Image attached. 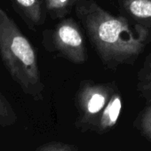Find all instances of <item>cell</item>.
<instances>
[{
	"label": "cell",
	"instance_id": "cell-4",
	"mask_svg": "<svg viewBox=\"0 0 151 151\" xmlns=\"http://www.w3.org/2000/svg\"><path fill=\"white\" fill-rule=\"evenodd\" d=\"M115 85L96 84L91 81L82 82L77 93V106L79 112L78 124L85 130H93L98 118L109 101Z\"/></svg>",
	"mask_w": 151,
	"mask_h": 151
},
{
	"label": "cell",
	"instance_id": "cell-8",
	"mask_svg": "<svg viewBox=\"0 0 151 151\" xmlns=\"http://www.w3.org/2000/svg\"><path fill=\"white\" fill-rule=\"evenodd\" d=\"M79 0H43L46 14L52 19L64 18Z\"/></svg>",
	"mask_w": 151,
	"mask_h": 151
},
{
	"label": "cell",
	"instance_id": "cell-6",
	"mask_svg": "<svg viewBox=\"0 0 151 151\" xmlns=\"http://www.w3.org/2000/svg\"><path fill=\"white\" fill-rule=\"evenodd\" d=\"M122 108V96L117 88H116L109 101L101 113L93 130L98 133H104L113 128L118 121Z\"/></svg>",
	"mask_w": 151,
	"mask_h": 151
},
{
	"label": "cell",
	"instance_id": "cell-1",
	"mask_svg": "<svg viewBox=\"0 0 151 151\" xmlns=\"http://www.w3.org/2000/svg\"><path fill=\"white\" fill-rule=\"evenodd\" d=\"M75 12L100 59L109 68L133 64L151 42L150 29L109 14L93 0H79Z\"/></svg>",
	"mask_w": 151,
	"mask_h": 151
},
{
	"label": "cell",
	"instance_id": "cell-5",
	"mask_svg": "<svg viewBox=\"0 0 151 151\" xmlns=\"http://www.w3.org/2000/svg\"><path fill=\"white\" fill-rule=\"evenodd\" d=\"M14 10L29 29L42 25L46 17L43 0H9Z\"/></svg>",
	"mask_w": 151,
	"mask_h": 151
},
{
	"label": "cell",
	"instance_id": "cell-3",
	"mask_svg": "<svg viewBox=\"0 0 151 151\" xmlns=\"http://www.w3.org/2000/svg\"><path fill=\"white\" fill-rule=\"evenodd\" d=\"M44 45L50 51L76 64H83L87 60V50L83 33L74 19L61 20L51 32L44 34Z\"/></svg>",
	"mask_w": 151,
	"mask_h": 151
},
{
	"label": "cell",
	"instance_id": "cell-11",
	"mask_svg": "<svg viewBox=\"0 0 151 151\" xmlns=\"http://www.w3.org/2000/svg\"><path fill=\"white\" fill-rule=\"evenodd\" d=\"M34 151H80L76 147L60 142V141H50L38 146Z\"/></svg>",
	"mask_w": 151,
	"mask_h": 151
},
{
	"label": "cell",
	"instance_id": "cell-12",
	"mask_svg": "<svg viewBox=\"0 0 151 151\" xmlns=\"http://www.w3.org/2000/svg\"><path fill=\"white\" fill-rule=\"evenodd\" d=\"M139 127L142 133L151 140V103L144 109L140 116Z\"/></svg>",
	"mask_w": 151,
	"mask_h": 151
},
{
	"label": "cell",
	"instance_id": "cell-9",
	"mask_svg": "<svg viewBox=\"0 0 151 151\" xmlns=\"http://www.w3.org/2000/svg\"><path fill=\"white\" fill-rule=\"evenodd\" d=\"M138 90L143 94L147 96L151 94V53L147 57L138 75Z\"/></svg>",
	"mask_w": 151,
	"mask_h": 151
},
{
	"label": "cell",
	"instance_id": "cell-2",
	"mask_svg": "<svg viewBox=\"0 0 151 151\" xmlns=\"http://www.w3.org/2000/svg\"><path fill=\"white\" fill-rule=\"evenodd\" d=\"M0 58L12 79L35 101L44 98L37 52L0 4Z\"/></svg>",
	"mask_w": 151,
	"mask_h": 151
},
{
	"label": "cell",
	"instance_id": "cell-13",
	"mask_svg": "<svg viewBox=\"0 0 151 151\" xmlns=\"http://www.w3.org/2000/svg\"><path fill=\"white\" fill-rule=\"evenodd\" d=\"M146 98L148 100V102H149V103H151V94H150V95H147V96H146Z\"/></svg>",
	"mask_w": 151,
	"mask_h": 151
},
{
	"label": "cell",
	"instance_id": "cell-10",
	"mask_svg": "<svg viewBox=\"0 0 151 151\" xmlns=\"http://www.w3.org/2000/svg\"><path fill=\"white\" fill-rule=\"evenodd\" d=\"M17 115L6 99V97L0 91V126L9 127L13 126L17 121Z\"/></svg>",
	"mask_w": 151,
	"mask_h": 151
},
{
	"label": "cell",
	"instance_id": "cell-7",
	"mask_svg": "<svg viewBox=\"0 0 151 151\" xmlns=\"http://www.w3.org/2000/svg\"><path fill=\"white\" fill-rule=\"evenodd\" d=\"M119 3L134 22L151 29V0H119Z\"/></svg>",
	"mask_w": 151,
	"mask_h": 151
}]
</instances>
